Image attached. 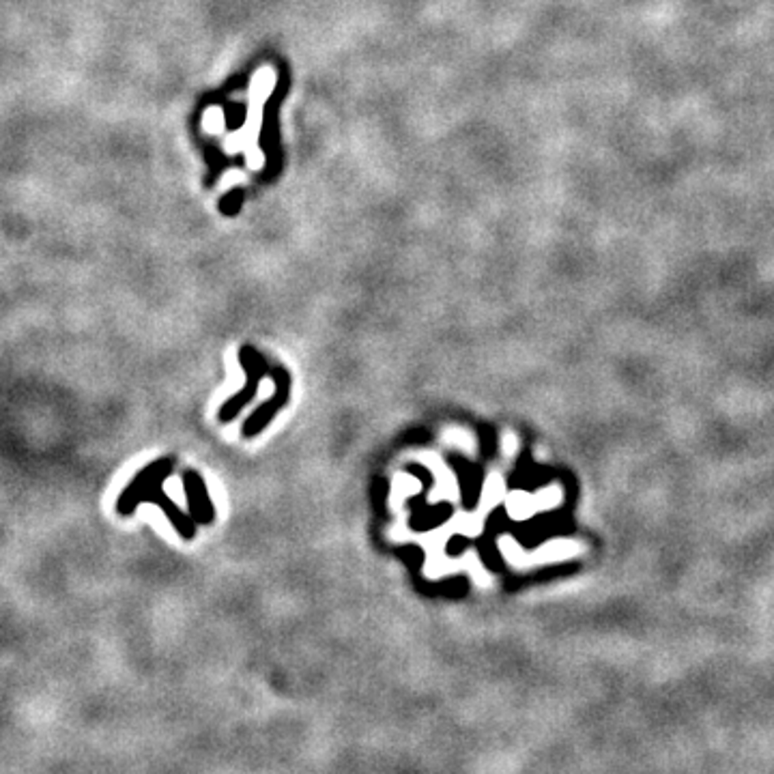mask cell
I'll return each mask as SVG.
<instances>
[{
    "label": "cell",
    "mask_w": 774,
    "mask_h": 774,
    "mask_svg": "<svg viewBox=\"0 0 774 774\" xmlns=\"http://www.w3.org/2000/svg\"><path fill=\"white\" fill-rule=\"evenodd\" d=\"M239 362H241V366H244V370H246V385H244V389H239L235 396H230L226 403L220 407V413H218V419L222 422V424H228V422H232L239 413H241V409L250 403V400L256 396V392H258V385H260V379L265 377V375H269L271 372V368H269V364L265 362V357L256 351V349H252V346H244L241 351H239Z\"/></svg>",
    "instance_id": "obj_1"
},
{
    "label": "cell",
    "mask_w": 774,
    "mask_h": 774,
    "mask_svg": "<svg viewBox=\"0 0 774 774\" xmlns=\"http://www.w3.org/2000/svg\"><path fill=\"white\" fill-rule=\"evenodd\" d=\"M269 375H271V379H274L276 394H274L269 400H267V403H262L258 409H254V413L246 419L244 431H241L246 439H252V437L260 435V433L265 431V426L276 417V413H278L282 407H286L288 398H290V385H292V379H290V375H288V370H286L284 366H276V368H271Z\"/></svg>",
    "instance_id": "obj_2"
},
{
    "label": "cell",
    "mask_w": 774,
    "mask_h": 774,
    "mask_svg": "<svg viewBox=\"0 0 774 774\" xmlns=\"http://www.w3.org/2000/svg\"><path fill=\"white\" fill-rule=\"evenodd\" d=\"M174 471V461L172 459H159L151 465H147L136 477L131 479V484L121 493L117 501V512L123 516H131L140 505V495L157 479H166Z\"/></svg>",
    "instance_id": "obj_3"
},
{
    "label": "cell",
    "mask_w": 774,
    "mask_h": 774,
    "mask_svg": "<svg viewBox=\"0 0 774 774\" xmlns=\"http://www.w3.org/2000/svg\"><path fill=\"white\" fill-rule=\"evenodd\" d=\"M162 482H164V479H157V482H153L140 495V503H155V505H159V508H162V512L168 516V521L174 525V529L179 531V536L183 540H194V536H196V521L192 519V514H185L179 508V505L164 493Z\"/></svg>",
    "instance_id": "obj_4"
},
{
    "label": "cell",
    "mask_w": 774,
    "mask_h": 774,
    "mask_svg": "<svg viewBox=\"0 0 774 774\" xmlns=\"http://www.w3.org/2000/svg\"><path fill=\"white\" fill-rule=\"evenodd\" d=\"M183 493H185V501H188V510L192 519L196 523L211 525L213 516H216V508H213L207 484L198 471L188 469L183 473Z\"/></svg>",
    "instance_id": "obj_5"
}]
</instances>
